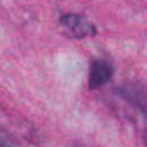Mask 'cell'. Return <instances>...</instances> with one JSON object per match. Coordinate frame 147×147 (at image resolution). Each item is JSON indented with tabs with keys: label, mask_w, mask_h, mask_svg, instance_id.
Here are the masks:
<instances>
[{
	"label": "cell",
	"mask_w": 147,
	"mask_h": 147,
	"mask_svg": "<svg viewBox=\"0 0 147 147\" xmlns=\"http://www.w3.org/2000/svg\"><path fill=\"white\" fill-rule=\"evenodd\" d=\"M14 139L3 131H0V147H14Z\"/></svg>",
	"instance_id": "3957f363"
},
{
	"label": "cell",
	"mask_w": 147,
	"mask_h": 147,
	"mask_svg": "<svg viewBox=\"0 0 147 147\" xmlns=\"http://www.w3.org/2000/svg\"><path fill=\"white\" fill-rule=\"evenodd\" d=\"M113 76V68L110 63L105 60H95L90 68L88 86L91 90L99 88L106 85Z\"/></svg>",
	"instance_id": "7a4b0ae2"
},
{
	"label": "cell",
	"mask_w": 147,
	"mask_h": 147,
	"mask_svg": "<svg viewBox=\"0 0 147 147\" xmlns=\"http://www.w3.org/2000/svg\"><path fill=\"white\" fill-rule=\"evenodd\" d=\"M60 24L63 28L64 34L74 39H83L96 33L94 24L78 14H65L61 16Z\"/></svg>",
	"instance_id": "6da1fadb"
}]
</instances>
